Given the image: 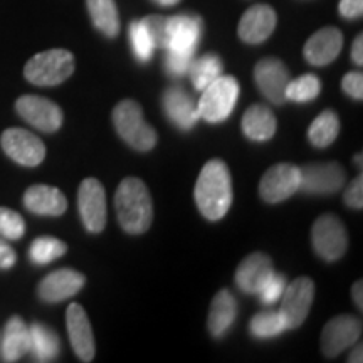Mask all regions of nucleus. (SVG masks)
Segmentation results:
<instances>
[{"mask_svg":"<svg viewBox=\"0 0 363 363\" xmlns=\"http://www.w3.org/2000/svg\"><path fill=\"white\" fill-rule=\"evenodd\" d=\"M254 79L266 99L274 104L286 101V86L289 83V71L281 59H261L254 67Z\"/></svg>","mask_w":363,"mask_h":363,"instance_id":"nucleus-15","label":"nucleus"},{"mask_svg":"<svg viewBox=\"0 0 363 363\" xmlns=\"http://www.w3.org/2000/svg\"><path fill=\"white\" fill-rule=\"evenodd\" d=\"M239 98V83L234 76H219L202 91L197 101L199 118L208 123H220L233 115Z\"/></svg>","mask_w":363,"mask_h":363,"instance_id":"nucleus-5","label":"nucleus"},{"mask_svg":"<svg viewBox=\"0 0 363 363\" xmlns=\"http://www.w3.org/2000/svg\"><path fill=\"white\" fill-rule=\"evenodd\" d=\"M86 283V278L74 269H57L48 274L39 283V298L45 303H59L78 294Z\"/></svg>","mask_w":363,"mask_h":363,"instance_id":"nucleus-19","label":"nucleus"},{"mask_svg":"<svg viewBox=\"0 0 363 363\" xmlns=\"http://www.w3.org/2000/svg\"><path fill=\"white\" fill-rule=\"evenodd\" d=\"M24 206L38 216L57 217L67 208L66 195L51 185H33L24 194Z\"/></svg>","mask_w":363,"mask_h":363,"instance_id":"nucleus-22","label":"nucleus"},{"mask_svg":"<svg viewBox=\"0 0 363 363\" xmlns=\"http://www.w3.org/2000/svg\"><path fill=\"white\" fill-rule=\"evenodd\" d=\"M286 330H288V323H286L281 311L257 313V315H254L251 323H249V331H251L252 337L261 340L279 337Z\"/></svg>","mask_w":363,"mask_h":363,"instance_id":"nucleus-30","label":"nucleus"},{"mask_svg":"<svg viewBox=\"0 0 363 363\" xmlns=\"http://www.w3.org/2000/svg\"><path fill=\"white\" fill-rule=\"evenodd\" d=\"M195 203L207 220H220L233 203V179L222 160H211L203 165L194 190Z\"/></svg>","mask_w":363,"mask_h":363,"instance_id":"nucleus-1","label":"nucleus"},{"mask_svg":"<svg viewBox=\"0 0 363 363\" xmlns=\"http://www.w3.org/2000/svg\"><path fill=\"white\" fill-rule=\"evenodd\" d=\"M343 199H345V203H347L348 207L357 208V211H360V208L363 207V177H362V174L358 175L350 185H348L347 190H345V194H343Z\"/></svg>","mask_w":363,"mask_h":363,"instance_id":"nucleus-39","label":"nucleus"},{"mask_svg":"<svg viewBox=\"0 0 363 363\" xmlns=\"http://www.w3.org/2000/svg\"><path fill=\"white\" fill-rule=\"evenodd\" d=\"M274 271L271 257L264 252H252L235 269L234 281L240 291L257 294L267 276Z\"/></svg>","mask_w":363,"mask_h":363,"instance_id":"nucleus-21","label":"nucleus"},{"mask_svg":"<svg viewBox=\"0 0 363 363\" xmlns=\"http://www.w3.org/2000/svg\"><path fill=\"white\" fill-rule=\"evenodd\" d=\"M30 348L35 362H54L61 350L56 331L43 323H34L29 328Z\"/></svg>","mask_w":363,"mask_h":363,"instance_id":"nucleus-26","label":"nucleus"},{"mask_svg":"<svg viewBox=\"0 0 363 363\" xmlns=\"http://www.w3.org/2000/svg\"><path fill=\"white\" fill-rule=\"evenodd\" d=\"M355 162H358V163H362V155H360V153H358V157H355Z\"/></svg>","mask_w":363,"mask_h":363,"instance_id":"nucleus-46","label":"nucleus"},{"mask_svg":"<svg viewBox=\"0 0 363 363\" xmlns=\"http://www.w3.org/2000/svg\"><path fill=\"white\" fill-rule=\"evenodd\" d=\"M26 233V222L19 212L9 207H0V235L4 239L17 240Z\"/></svg>","mask_w":363,"mask_h":363,"instance_id":"nucleus-34","label":"nucleus"},{"mask_svg":"<svg viewBox=\"0 0 363 363\" xmlns=\"http://www.w3.org/2000/svg\"><path fill=\"white\" fill-rule=\"evenodd\" d=\"M4 152L22 167H38L45 158L43 140L22 128H9L0 138Z\"/></svg>","mask_w":363,"mask_h":363,"instance_id":"nucleus-11","label":"nucleus"},{"mask_svg":"<svg viewBox=\"0 0 363 363\" xmlns=\"http://www.w3.org/2000/svg\"><path fill=\"white\" fill-rule=\"evenodd\" d=\"M343 34L338 27H323L306 40L303 56L311 66H326L340 56Z\"/></svg>","mask_w":363,"mask_h":363,"instance_id":"nucleus-18","label":"nucleus"},{"mask_svg":"<svg viewBox=\"0 0 363 363\" xmlns=\"http://www.w3.org/2000/svg\"><path fill=\"white\" fill-rule=\"evenodd\" d=\"M86 7L99 33L106 38H116L120 34V16L115 0H86Z\"/></svg>","mask_w":363,"mask_h":363,"instance_id":"nucleus-27","label":"nucleus"},{"mask_svg":"<svg viewBox=\"0 0 363 363\" xmlns=\"http://www.w3.org/2000/svg\"><path fill=\"white\" fill-rule=\"evenodd\" d=\"M362 293H363V284L362 281H357L355 284H353L352 288V296H353V301H355V305L358 306V310H363V298H362Z\"/></svg>","mask_w":363,"mask_h":363,"instance_id":"nucleus-43","label":"nucleus"},{"mask_svg":"<svg viewBox=\"0 0 363 363\" xmlns=\"http://www.w3.org/2000/svg\"><path fill=\"white\" fill-rule=\"evenodd\" d=\"M16 110L22 120L40 131H57L62 126V110L51 99L26 94L16 101Z\"/></svg>","mask_w":363,"mask_h":363,"instance_id":"nucleus-10","label":"nucleus"},{"mask_svg":"<svg viewBox=\"0 0 363 363\" xmlns=\"http://www.w3.org/2000/svg\"><path fill=\"white\" fill-rule=\"evenodd\" d=\"M30 348L29 326L22 321L21 316H12L7 321L4 330L2 340V360L4 362H19Z\"/></svg>","mask_w":363,"mask_h":363,"instance_id":"nucleus-25","label":"nucleus"},{"mask_svg":"<svg viewBox=\"0 0 363 363\" xmlns=\"http://www.w3.org/2000/svg\"><path fill=\"white\" fill-rule=\"evenodd\" d=\"M352 59L357 66L363 65V35L358 34L352 45Z\"/></svg>","mask_w":363,"mask_h":363,"instance_id":"nucleus-42","label":"nucleus"},{"mask_svg":"<svg viewBox=\"0 0 363 363\" xmlns=\"http://www.w3.org/2000/svg\"><path fill=\"white\" fill-rule=\"evenodd\" d=\"M348 362H350V363H362L363 362V358H362V345L360 343H358L355 350L352 352V355H350V358H348Z\"/></svg>","mask_w":363,"mask_h":363,"instance_id":"nucleus-44","label":"nucleus"},{"mask_svg":"<svg viewBox=\"0 0 363 363\" xmlns=\"http://www.w3.org/2000/svg\"><path fill=\"white\" fill-rule=\"evenodd\" d=\"M153 2L158 4V6H162V7H174L180 2V0H153Z\"/></svg>","mask_w":363,"mask_h":363,"instance_id":"nucleus-45","label":"nucleus"},{"mask_svg":"<svg viewBox=\"0 0 363 363\" xmlns=\"http://www.w3.org/2000/svg\"><path fill=\"white\" fill-rule=\"evenodd\" d=\"M17 254L13 249L6 242V239L0 235V269H11L16 264Z\"/></svg>","mask_w":363,"mask_h":363,"instance_id":"nucleus-41","label":"nucleus"},{"mask_svg":"<svg viewBox=\"0 0 363 363\" xmlns=\"http://www.w3.org/2000/svg\"><path fill=\"white\" fill-rule=\"evenodd\" d=\"M118 135L136 152H150L157 145V131L145 121L143 110L135 99H123L113 110Z\"/></svg>","mask_w":363,"mask_h":363,"instance_id":"nucleus-3","label":"nucleus"},{"mask_svg":"<svg viewBox=\"0 0 363 363\" xmlns=\"http://www.w3.org/2000/svg\"><path fill=\"white\" fill-rule=\"evenodd\" d=\"M286 284H288V281H286L284 274L272 271L264 283H262L259 291H257V296H259L264 305H274L283 296Z\"/></svg>","mask_w":363,"mask_h":363,"instance_id":"nucleus-35","label":"nucleus"},{"mask_svg":"<svg viewBox=\"0 0 363 363\" xmlns=\"http://www.w3.org/2000/svg\"><path fill=\"white\" fill-rule=\"evenodd\" d=\"M130 43L140 62H147L152 59L153 51H155V43H153L143 21H133L130 24Z\"/></svg>","mask_w":363,"mask_h":363,"instance_id":"nucleus-33","label":"nucleus"},{"mask_svg":"<svg viewBox=\"0 0 363 363\" xmlns=\"http://www.w3.org/2000/svg\"><path fill=\"white\" fill-rule=\"evenodd\" d=\"M238 316V303L229 289H220L212 299L211 310H208L207 328L214 338L224 337L230 326L234 325Z\"/></svg>","mask_w":363,"mask_h":363,"instance_id":"nucleus-23","label":"nucleus"},{"mask_svg":"<svg viewBox=\"0 0 363 363\" xmlns=\"http://www.w3.org/2000/svg\"><path fill=\"white\" fill-rule=\"evenodd\" d=\"M66 325L76 357L81 362H93L96 345H94L93 328H91L89 318L86 315L84 308L78 303H71L66 311Z\"/></svg>","mask_w":363,"mask_h":363,"instance_id":"nucleus-17","label":"nucleus"},{"mask_svg":"<svg viewBox=\"0 0 363 363\" xmlns=\"http://www.w3.org/2000/svg\"><path fill=\"white\" fill-rule=\"evenodd\" d=\"M276 24H278V16L274 9L267 4H256L240 17L238 34L246 44H261L274 33Z\"/></svg>","mask_w":363,"mask_h":363,"instance_id":"nucleus-16","label":"nucleus"},{"mask_svg":"<svg viewBox=\"0 0 363 363\" xmlns=\"http://www.w3.org/2000/svg\"><path fill=\"white\" fill-rule=\"evenodd\" d=\"M311 242L321 259L328 262L338 261L348 246L347 229L343 222L331 214L318 217L311 229Z\"/></svg>","mask_w":363,"mask_h":363,"instance_id":"nucleus-6","label":"nucleus"},{"mask_svg":"<svg viewBox=\"0 0 363 363\" xmlns=\"http://www.w3.org/2000/svg\"><path fill=\"white\" fill-rule=\"evenodd\" d=\"M192 61H194V56H185V54L167 51L165 69L169 71L172 76H185L189 74Z\"/></svg>","mask_w":363,"mask_h":363,"instance_id":"nucleus-37","label":"nucleus"},{"mask_svg":"<svg viewBox=\"0 0 363 363\" xmlns=\"http://www.w3.org/2000/svg\"><path fill=\"white\" fill-rule=\"evenodd\" d=\"M163 111L169 120L174 123L179 130H190L199 120V110L197 103L190 96L185 89L174 86L163 93L162 98Z\"/></svg>","mask_w":363,"mask_h":363,"instance_id":"nucleus-20","label":"nucleus"},{"mask_svg":"<svg viewBox=\"0 0 363 363\" xmlns=\"http://www.w3.org/2000/svg\"><path fill=\"white\" fill-rule=\"evenodd\" d=\"M362 335V321L352 315L331 318L321 333V350L325 357H338L348 347L355 345Z\"/></svg>","mask_w":363,"mask_h":363,"instance_id":"nucleus-12","label":"nucleus"},{"mask_svg":"<svg viewBox=\"0 0 363 363\" xmlns=\"http://www.w3.org/2000/svg\"><path fill=\"white\" fill-rule=\"evenodd\" d=\"M67 246L62 240L51 238V235H43L30 244L29 257L35 264H49V262L65 256Z\"/></svg>","mask_w":363,"mask_h":363,"instance_id":"nucleus-32","label":"nucleus"},{"mask_svg":"<svg viewBox=\"0 0 363 363\" xmlns=\"http://www.w3.org/2000/svg\"><path fill=\"white\" fill-rule=\"evenodd\" d=\"M278 128L274 113L262 104H252L242 116V131L252 142H267Z\"/></svg>","mask_w":363,"mask_h":363,"instance_id":"nucleus-24","label":"nucleus"},{"mask_svg":"<svg viewBox=\"0 0 363 363\" xmlns=\"http://www.w3.org/2000/svg\"><path fill=\"white\" fill-rule=\"evenodd\" d=\"M345 184V172L337 162L310 163L301 169L299 190L305 194L330 195L338 192Z\"/></svg>","mask_w":363,"mask_h":363,"instance_id":"nucleus-14","label":"nucleus"},{"mask_svg":"<svg viewBox=\"0 0 363 363\" xmlns=\"http://www.w3.org/2000/svg\"><path fill=\"white\" fill-rule=\"evenodd\" d=\"M340 133V118L335 111L326 110L320 113L308 130V138L313 147L326 148L337 140Z\"/></svg>","mask_w":363,"mask_h":363,"instance_id":"nucleus-28","label":"nucleus"},{"mask_svg":"<svg viewBox=\"0 0 363 363\" xmlns=\"http://www.w3.org/2000/svg\"><path fill=\"white\" fill-rule=\"evenodd\" d=\"M202 19L199 16L182 13L167 19V44L165 49L170 52L194 56L197 51L199 40L202 35Z\"/></svg>","mask_w":363,"mask_h":363,"instance_id":"nucleus-13","label":"nucleus"},{"mask_svg":"<svg viewBox=\"0 0 363 363\" xmlns=\"http://www.w3.org/2000/svg\"><path fill=\"white\" fill-rule=\"evenodd\" d=\"M76 62L72 52L66 49H49L35 54L27 61L24 76L35 86H57L71 78Z\"/></svg>","mask_w":363,"mask_h":363,"instance_id":"nucleus-4","label":"nucleus"},{"mask_svg":"<svg viewBox=\"0 0 363 363\" xmlns=\"http://www.w3.org/2000/svg\"><path fill=\"white\" fill-rule=\"evenodd\" d=\"M301 169L291 163H278L262 175L259 182V194L267 203H279L289 199L299 190Z\"/></svg>","mask_w":363,"mask_h":363,"instance_id":"nucleus-8","label":"nucleus"},{"mask_svg":"<svg viewBox=\"0 0 363 363\" xmlns=\"http://www.w3.org/2000/svg\"><path fill=\"white\" fill-rule=\"evenodd\" d=\"M321 81L315 74H303L296 79H289L286 86V99L294 103H308L320 96Z\"/></svg>","mask_w":363,"mask_h":363,"instance_id":"nucleus-31","label":"nucleus"},{"mask_svg":"<svg viewBox=\"0 0 363 363\" xmlns=\"http://www.w3.org/2000/svg\"><path fill=\"white\" fill-rule=\"evenodd\" d=\"M342 88L348 96L362 101L363 99V74L360 71H352L345 74L342 81Z\"/></svg>","mask_w":363,"mask_h":363,"instance_id":"nucleus-38","label":"nucleus"},{"mask_svg":"<svg viewBox=\"0 0 363 363\" xmlns=\"http://www.w3.org/2000/svg\"><path fill=\"white\" fill-rule=\"evenodd\" d=\"M116 216L120 225L128 234H143L152 225L153 203L147 185L140 179L128 177L121 180L115 195Z\"/></svg>","mask_w":363,"mask_h":363,"instance_id":"nucleus-2","label":"nucleus"},{"mask_svg":"<svg viewBox=\"0 0 363 363\" xmlns=\"http://www.w3.org/2000/svg\"><path fill=\"white\" fill-rule=\"evenodd\" d=\"M338 11L345 19H360L363 13V0H340Z\"/></svg>","mask_w":363,"mask_h":363,"instance_id":"nucleus-40","label":"nucleus"},{"mask_svg":"<svg viewBox=\"0 0 363 363\" xmlns=\"http://www.w3.org/2000/svg\"><path fill=\"white\" fill-rule=\"evenodd\" d=\"M222 69H224V66H222L220 57L216 54H206V56L195 59L189 69L194 88L203 91L208 84L214 83L219 76H222Z\"/></svg>","mask_w":363,"mask_h":363,"instance_id":"nucleus-29","label":"nucleus"},{"mask_svg":"<svg viewBox=\"0 0 363 363\" xmlns=\"http://www.w3.org/2000/svg\"><path fill=\"white\" fill-rule=\"evenodd\" d=\"M315 299V283L313 279L301 276L291 284H286L281 296V315L284 316L288 330H296L306 321Z\"/></svg>","mask_w":363,"mask_h":363,"instance_id":"nucleus-7","label":"nucleus"},{"mask_svg":"<svg viewBox=\"0 0 363 363\" xmlns=\"http://www.w3.org/2000/svg\"><path fill=\"white\" fill-rule=\"evenodd\" d=\"M152 35L155 48H165L167 44V19L162 16H148L142 19Z\"/></svg>","mask_w":363,"mask_h":363,"instance_id":"nucleus-36","label":"nucleus"},{"mask_svg":"<svg viewBox=\"0 0 363 363\" xmlns=\"http://www.w3.org/2000/svg\"><path fill=\"white\" fill-rule=\"evenodd\" d=\"M78 207L86 230L91 234L101 233L106 225V194L101 182L96 179H84L81 182Z\"/></svg>","mask_w":363,"mask_h":363,"instance_id":"nucleus-9","label":"nucleus"}]
</instances>
